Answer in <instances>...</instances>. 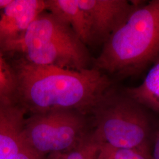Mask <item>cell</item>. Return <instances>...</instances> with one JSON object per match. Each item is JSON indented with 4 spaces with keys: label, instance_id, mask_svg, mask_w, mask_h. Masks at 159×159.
<instances>
[{
    "label": "cell",
    "instance_id": "cell-12",
    "mask_svg": "<svg viewBox=\"0 0 159 159\" xmlns=\"http://www.w3.org/2000/svg\"><path fill=\"white\" fill-rule=\"evenodd\" d=\"M96 159H152L150 150L114 148L106 143H99Z\"/></svg>",
    "mask_w": 159,
    "mask_h": 159
},
{
    "label": "cell",
    "instance_id": "cell-13",
    "mask_svg": "<svg viewBox=\"0 0 159 159\" xmlns=\"http://www.w3.org/2000/svg\"><path fill=\"white\" fill-rule=\"evenodd\" d=\"M99 149V143L91 134L87 136L75 148L65 153L66 159H96Z\"/></svg>",
    "mask_w": 159,
    "mask_h": 159
},
{
    "label": "cell",
    "instance_id": "cell-15",
    "mask_svg": "<svg viewBox=\"0 0 159 159\" xmlns=\"http://www.w3.org/2000/svg\"><path fill=\"white\" fill-rule=\"evenodd\" d=\"M150 155L152 159H159V127L154 134Z\"/></svg>",
    "mask_w": 159,
    "mask_h": 159
},
{
    "label": "cell",
    "instance_id": "cell-10",
    "mask_svg": "<svg viewBox=\"0 0 159 159\" xmlns=\"http://www.w3.org/2000/svg\"><path fill=\"white\" fill-rule=\"evenodd\" d=\"M126 96L142 107L159 113V61L140 85L126 90Z\"/></svg>",
    "mask_w": 159,
    "mask_h": 159
},
{
    "label": "cell",
    "instance_id": "cell-14",
    "mask_svg": "<svg viewBox=\"0 0 159 159\" xmlns=\"http://www.w3.org/2000/svg\"><path fill=\"white\" fill-rule=\"evenodd\" d=\"M45 157L26 146L12 159H44Z\"/></svg>",
    "mask_w": 159,
    "mask_h": 159
},
{
    "label": "cell",
    "instance_id": "cell-17",
    "mask_svg": "<svg viewBox=\"0 0 159 159\" xmlns=\"http://www.w3.org/2000/svg\"><path fill=\"white\" fill-rule=\"evenodd\" d=\"M12 0H0V12L4 8H6L11 2Z\"/></svg>",
    "mask_w": 159,
    "mask_h": 159
},
{
    "label": "cell",
    "instance_id": "cell-8",
    "mask_svg": "<svg viewBox=\"0 0 159 159\" xmlns=\"http://www.w3.org/2000/svg\"><path fill=\"white\" fill-rule=\"evenodd\" d=\"M25 114L18 104L0 101V159H12L26 147Z\"/></svg>",
    "mask_w": 159,
    "mask_h": 159
},
{
    "label": "cell",
    "instance_id": "cell-2",
    "mask_svg": "<svg viewBox=\"0 0 159 159\" xmlns=\"http://www.w3.org/2000/svg\"><path fill=\"white\" fill-rule=\"evenodd\" d=\"M159 52V0L137 6L103 43L93 68L120 76L134 74Z\"/></svg>",
    "mask_w": 159,
    "mask_h": 159
},
{
    "label": "cell",
    "instance_id": "cell-6",
    "mask_svg": "<svg viewBox=\"0 0 159 159\" xmlns=\"http://www.w3.org/2000/svg\"><path fill=\"white\" fill-rule=\"evenodd\" d=\"M91 23L96 43H104L136 7L126 0H78Z\"/></svg>",
    "mask_w": 159,
    "mask_h": 159
},
{
    "label": "cell",
    "instance_id": "cell-1",
    "mask_svg": "<svg viewBox=\"0 0 159 159\" xmlns=\"http://www.w3.org/2000/svg\"><path fill=\"white\" fill-rule=\"evenodd\" d=\"M7 59L17 77V104L26 114L71 109L88 116L112 88L107 75L96 68L76 70L39 66L20 57Z\"/></svg>",
    "mask_w": 159,
    "mask_h": 159
},
{
    "label": "cell",
    "instance_id": "cell-11",
    "mask_svg": "<svg viewBox=\"0 0 159 159\" xmlns=\"http://www.w3.org/2000/svg\"><path fill=\"white\" fill-rule=\"evenodd\" d=\"M17 98L16 75L0 50V101L17 104Z\"/></svg>",
    "mask_w": 159,
    "mask_h": 159
},
{
    "label": "cell",
    "instance_id": "cell-5",
    "mask_svg": "<svg viewBox=\"0 0 159 159\" xmlns=\"http://www.w3.org/2000/svg\"><path fill=\"white\" fill-rule=\"evenodd\" d=\"M90 131L87 116L74 110L60 109L30 114L25 121L24 140L27 148L46 156L67 152Z\"/></svg>",
    "mask_w": 159,
    "mask_h": 159
},
{
    "label": "cell",
    "instance_id": "cell-3",
    "mask_svg": "<svg viewBox=\"0 0 159 159\" xmlns=\"http://www.w3.org/2000/svg\"><path fill=\"white\" fill-rule=\"evenodd\" d=\"M46 12L34 20L21 38L0 47L4 56L22 57L39 66L88 68L90 55L86 46L68 24Z\"/></svg>",
    "mask_w": 159,
    "mask_h": 159
},
{
    "label": "cell",
    "instance_id": "cell-16",
    "mask_svg": "<svg viewBox=\"0 0 159 159\" xmlns=\"http://www.w3.org/2000/svg\"><path fill=\"white\" fill-rule=\"evenodd\" d=\"M44 159H66L65 153H53L46 156Z\"/></svg>",
    "mask_w": 159,
    "mask_h": 159
},
{
    "label": "cell",
    "instance_id": "cell-4",
    "mask_svg": "<svg viewBox=\"0 0 159 159\" xmlns=\"http://www.w3.org/2000/svg\"><path fill=\"white\" fill-rule=\"evenodd\" d=\"M91 134L98 142L150 151L151 127L142 106L111 88L91 113Z\"/></svg>",
    "mask_w": 159,
    "mask_h": 159
},
{
    "label": "cell",
    "instance_id": "cell-9",
    "mask_svg": "<svg viewBox=\"0 0 159 159\" xmlns=\"http://www.w3.org/2000/svg\"><path fill=\"white\" fill-rule=\"evenodd\" d=\"M45 2L46 11L70 26L84 44L96 43L90 20L78 0H45Z\"/></svg>",
    "mask_w": 159,
    "mask_h": 159
},
{
    "label": "cell",
    "instance_id": "cell-7",
    "mask_svg": "<svg viewBox=\"0 0 159 159\" xmlns=\"http://www.w3.org/2000/svg\"><path fill=\"white\" fill-rule=\"evenodd\" d=\"M45 11V0H12L0 12V47L21 38Z\"/></svg>",
    "mask_w": 159,
    "mask_h": 159
}]
</instances>
